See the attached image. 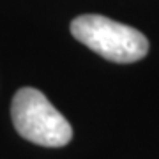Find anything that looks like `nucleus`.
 I'll return each mask as SVG.
<instances>
[{
    "label": "nucleus",
    "mask_w": 159,
    "mask_h": 159,
    "mask_svg": "<svg viewBox=\"0 0 159 159\" xmlns=\"http://www.w3.org/2000/svg\"><path fill=\"white\" fill-rule=\"evenodd\" d=\"M12 124L20 136L43 147H64L73 140V127L37 89L23 87L11 104Z\"/></svg>",
    "instance_id": "nucleus-2"
},
{
    "label": "nucleus",
    "mask_w": 159,
    "mask_h": 159,
    "mask_svg": "<svg viewBox=\"0 0 159 159\" xmlns=\"http://www.w3.org/2000/svg\"><path fill=\"white\" fill-rule=\"evenodd\" d=\"M71 32L87 48L117 64L136 62L148 51V41L140 30L99 14L74 18Z\"/></svg>",
    "instance_id": "nucleus-1"
}]
</instances>
